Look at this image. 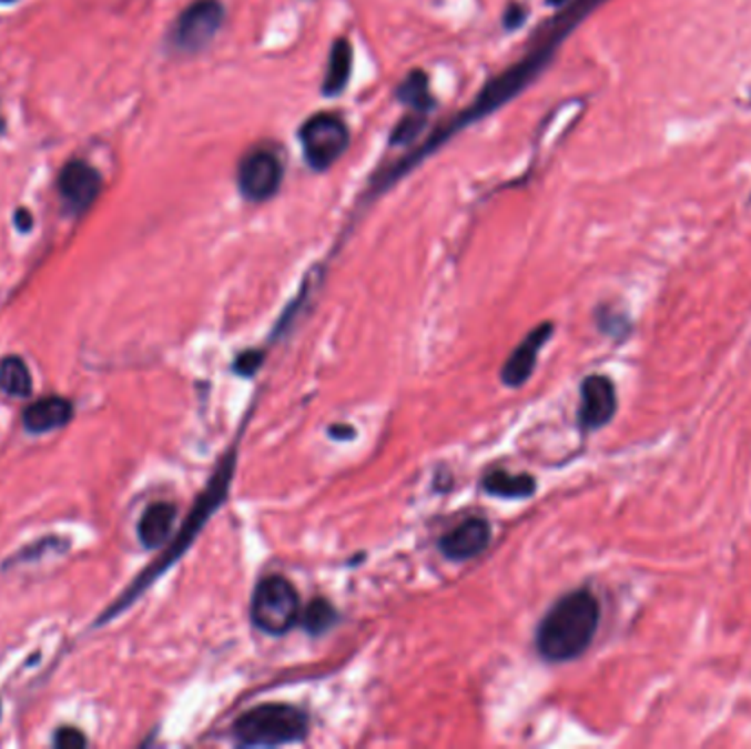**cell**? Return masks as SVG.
<instances>
[{"instance_id": "cell-2", "label": "cell", "mask_w": 751, "mask_h": 749, "mask_svg": "<svg viewBox=\"0 0 751 749\" xmlns=\"http://www.w3.org/2000/svg\"><path fill=\"white\" fill-rule=\"evenodd\" d=\"M231 459H233V455H229V457L224 459V464H222L220 470L215 473V477L212 479L210 488L205 490L203 499H199L194 513H192L190 519L185 522V528L179 533L176 540L172 543V547L163 554V558H161L159 563H154L150 569H145L141 578H136V583L125 591V596H123L119 603H114V605L110 607V611H108L106 616L100 618V623H106L112 616H116L119 611H123L132 600H136V598L143 594V589H145L148 585H152V583H154V580H156V578H159V576H161V574H163V571H165V569H168L183 551H185V547L194 540L196 533L203 528V524L210 519V515L214 513L215 508L220 506V502L224 499V495H226L229 479H231V473H233ZM100 623H98V625H100Z\"/></svg>"}, {"instance_id": "cell-22", "label": "cell", "mask_w": 751, "mask_h": 749, "mask_svg": "<svg viewBox=\"0 0 751 749\" xmlns=\"http://www.w3.org/2000/svg\"><path fill=\"white\" fill-rule=\"evenodd\" d=\"M524 20H526V7H521L519 2L508 4L506 13H504V24H506V29H517V27L524 24Z\"/></svg>"}, {"instance_id": "cell-21", "label": "cell", "mask_w": 751, "mask_h": 749, "mask_svg": "<svg viewBox=\"0 0 751 749\" xmlns=\"http://www.w3.org/2000/svg\"><path fill=\"white\" fill-rule=\"evenodd\" d=\"M262 358H264L262 352H253V350L242 352V354L235 358V372H237L240 376H253V374L260 370Z\"/></svg>"}, {"instance_id": "cell-11", "label": "cell", "mask_w": 751, "mask_h": 749, "mask_svg": "<svg viewBox=\"0 0 751 749\" xmlns=\"http://www.w3.org/2000/svg\"><path fill=\"white\" fill-rule=\"evenodd\" d=\"M490 524L486 519L473 517L439 538V551L448 560H468L479 556L490 545Z\"/></svg>"}, {"instance_id": "cell-24", "label": "cell", "mask_w": 751, "mask_h": 749, "mask_svg": "<svg viewBox=\"0 0 751 749\" xmlns=\"http://www.w3.org/2000/svg\"><path fill=\"white\" fill-rule=\"evenodd\" d=\"M549 4H562V2H567V0H547Z\"/></svg>"}, {"instance_id": "cell-18", "label": "cell", "mask_w": 751, "mask_h": 749, "mask_svg": "<svg viewBox=\"0 0 751 749\" xmlns=\"http://www.w3.org/2000/svg\"><path fill=\"white\" fill-rule=\"evenodd\" d=\"M336 620H338V614H336L334 607H332L327 600H323V598L313 600V603L306 607V614H304V627H306L313 636H319L325 629H329Z\"/></svg>"}, {"instance_id": "cell-26", "label": "cell", "mask_w": 751, "mask_h": 749, "mask_svg": "<svg viewBox=\"0 0 751 749\" xmlns=\"http://www.w3.org/2000/svg\"><path fill=\"white\" fill-rule=\"evenodd\" d=\"M0 2H13V0H0Z\"/></svg>"}, {"instance_id": "cell-16", "label": "cell", "mask_w": 751, "mask_h": 749, "mask_svg": "<svg viewBox=\"0 0 751 749\" xmlns=\"http://www.w3.org/2000/svg\"><path fill=\"white\" fill-rule=\"evenodd\" d=\"M396 100L414 112L427 114L435 107L429 91V78L425 71H412L396 89Z\"/></svg>"}, {"instance_id": "cell-7", "label": "cell", "mask_w": 751, "mask_h": 749, "mask_svg": "<svg viewBox=\"0 0 751 749\" xmlns=\"http://www.w3.org/2000/svg\"><path fill=\"white\" fill-rule=\"evenodd\" d=\"M284 163L275 150L257 145L237 163V190L248 203L271 201L284 183Z\"/></svg>"}, {"instance_id": "cell-3", "label": "cell", "mask_w": 751, "mask_h": 749, "mask_svg": "<svg viewBox=\"0 0 751 749\" xmlns=\"http://www.w3.org/2000/svg\"><path fill=\"white\" fill-rule=\"evenodd\" d=\"M233 735L240 746L246 748H277L306 739L308 717L288 704H264L244 712Z\"/></svg>"}, {"instance_id": "cell-8", "label": "cell", "mask_w": 751, "mask_h": 749, "mask_svg": "<svg viewBox=\"0 0 751 749\" xmlns=\"http://www.w3.org/2000/svg\"><path fill=\"white\" fill-rule=\"evenodd\" d=\"M102 185V174L87 161L67 163L58 179L64 212L71 215L87 214L100 199Z\"/></svg>"}, {"instance_id": "cell-1", "label": "cell", "mask_w": 751, "mask_h": 749, "mask_svg": "<svg viewBox=\"0 0 751 749\" xmlns=\"http://www.w3.org/2000/svg\"><path fill=\"white\" fill-rule=\"evenodd\" d=\"M600 625V603L589 589L562 596L540 620L537 650L547 661L580 657L593 642Z\"/></svg>"}, {"instance_id": "cell-10", "label": "cell", "mask_w": 751, "mask_h": 749, "mask_svg": "<svg viewBox=\"0 0 751 749\" xmlns=\"http://www.w3.org/2000/svg\"><path fill=\"white\" fill-rule=\"evenodd\" d=\"M554 334V325L551 323H540L535 327L517 347L515 352L508 356L504 370H501V381L508 387H521L528 383V378L532 376L535 367H537L538 354L542 350V345L547 343V338Z\"/></svg>"}, {"instance_id": "cell-23", "label": "cell", "mask_w": 751, "mask_h": 749, "mask_svg": "<svg viewBox=\"0 0 751 749\" xmlns=\"http://www.w3.org/2000/svg\"><path fill=\"white\" fill-rule=\"evenodd\" d=\"M13 222H16V226H18L22 233H27V231L33 226V215L29 214L27 210H18L16 215H13Z\"/></svg>"}, {"instance_id": "cell-19", "label": "cell", "mask_w": 751, "mask_h": 749, "mask_svg": "<svg viewBox=\"0 0 751 749\" xmlns=\"http://www.w3.org/2000/svg\"><path fill=\"white\" fill-rule=\"evenodd\" d=\"M425 117H427V114L414 112V110H412V114H407V117L396 125V130H394V134H392V143H398V145L412 143V141L425 130V123H427Z\"/></svg>"}, {"instance_id": "cell-6", "label": "cell", "mask_w": 751, "mask_h": 749, "mask_svg": "<svg viewBox=\"0 0 751 749\" xmlns=\"http://www.w3.org/2000/svg\"><path fill=\"white\" fill-rule=\"evenodd\" d=\"M306 163L323 172L332 168L349 148V130L334 112H317L304 121L300 130Z\"/></svg>"}, {"instance_id": "cell-15", "label": "cell", "mask_w": 751, "mask_h": 749, "mask_svg": "<svg viewBox=\"0 0 751 749\" xmlns=\"http://www.w3.org/2000/svg\"><path fill=\"white\" fill-rule=\"evenodd\" d=\"M481 486L488 495L501 499H528L537 490V482L530 475H512L504 468L488 470L481 479Z\"/></svg>"}, {"instance_id": "cell-20", "label": "cell", "mask_w": 751, "mask_h": 749, "mask_svg": "<svg viewBox=\"0 0 751 749\" xmlns=\"http://www.w3.org/2000/svg\"><path fill=\"white\" fill-rule=\"evenodd\" d=\"M53 746L62 749H80L87 746V737L75 728H62L55 732Z\"/></svg>"}, {"instance_id": "cell-14", "label": "cell", "mask_w": 751, "mask_h": 749, "mask_svg": "<svg viewBox=\"0 0 751 749\" xmlns=\"http://www.w3.org/2000/svg\"><path fill=\"white\" fill-rule=\"evenodd\" d=\"M176 515H179V510H176L174 504H168V502L152 504L139 522V538H141L143 547H150V549L161 547L174 528Z\"/></svg>"}, {"instance_id": "cell-4", "label": "cell", "mask_w": 751, "mask_h": 749, "mask_svg": "<svg viewBox=\"0 0 751 749\" xmlns=\"http://www.w3.org/2000/svg\"><path fill=\"white\" fill-rule=\"evenodd\" d=\"M302 614L300 594L284 576H266L257 583L251 600L253 625L268 636L288 634Z\"/></svg>"}, {"instance_id": "cell-25", "label": "cell", "mask_w": 751, "mask_h": 749, "mask_svg": "<svg viewBox=\"0 0 751 749\" xmlns=\"http://www.w3.org/2000/svg\"><path fill=\"white\" fill-rule=\"evenodd\" d=\"M4 132V119H2V114H0V134Z\"/></svg>"}, {"instance_id": "cell-12", "label": "cell", "mask_w": 751, "mask_h": 749, "mask_svg": "<svg viewBox=\"0 0 751 749\" xmlns=\"http://www.w3.org/2000/svg\"><path fill=\"white\" fill-rule=\"evenodd\" d=\"M73 416V405L60 396H47L29 405L22 414V425L29 433H47L64 427Z\"/></svg>"}, {"instance_id": "cell-9", "label": "cell", "mask_w": 751, "mask_h": 749, "mask_svg": "<svg viewBox=\"0 0 751 749\" xmlns=\"http://www.w3.org/2000/svg\"><path fill=\"white\" fill-rule=\"evenodd\" d=\"M618 412L616 385L607 376H587L580 387L578 421L582 431H596L609 425Z\"/></svg>"}, {"instance_id": "cell-5", "label": "cell", "mask_w": 751, "mask_h": 749, "mask_svg": "<svg viewBox=\"0 0 751 749\" xmlns=\"http://www.w3.org/2000/svg\"><path fill=\"white\" fill-rule=\"evenodd\" d=\"M224 24V7L220 0H194L181 11L170 29V49L181 55H196L214 42Z\"/></svg>"}, {"instance_id": "cell-13", "label": "cell", "mask_w": 751, "mask_h": 749, "mask_svg": "<svg viewBox=\"0 0 751 749\" xmlns=\"http://www.w3.org/2000/svg\"><path fill=\"white\" fill-rule=\"evenodd\" d=\"M352 64H354V51L349 40L338 38L334 40L327 58L325 80L322 84V93L325 98H336L345 91L349 78H352Z\"/></svg>"}, {"instance_id": "cell-17", "label": "cell", "mask_w": 751, "mask_h": 749, "mask_svg": "<svg viewBox=\"0 0 751 749\" xmlns=\"http://www.w3.org/2000/svg\"><path fill=\"white\" fill-rule=\"evenodd\" d=\"M0 392L11 398H27L31 394V374L22 358L7 356L0 361Z\"/></svg>"}]
</instances>
